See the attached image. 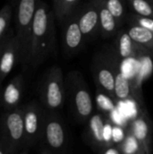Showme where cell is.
I'll list each match as a JSON object with an SVG mask.
<instances>
[{
    "mask_svg": "<svg viewBox=\"0 0 153 154\" xmlns=\"http://www.w3.org/2000/svg\"><path fill=\"white\" fill-rule=\"evenodd\" d=\"M79 0H54L53 10L56 18L60 21L68 19Z\"/></svg>",
    "mask_w": 153,
    "mask_h": 154,
    "instance_id": "ffe728a7",
    "label": "cell"
},
{
    "mask_svg": "<svg viewBox=\"0 0 153 154\" xmlns=\"http://www.w3.org/2000/svg\"><path fill=\"white\" fill-rule=\"evenodd\" d=\"M151 2H152V3H153V0H151Z\"/></svg>",
    "mask_w": 153,
    "mask_h": 154,
    "instance_id": "4dcf8cb0",
    "label": "cell"
},
{
    "mask_svg": "<svg viewBox=\"0 0 153 154\" xmlns=\"http://www.w3.org/2000/svg\"><path fill=\"white\" fill-rule=\"evenodd\" d=\"M41 0H17L14 12V32L21 47V62L26 65L30 35L34 15Z\"/></svg>",
    "mask_w": 153,
    "mask_h": 154,
    "instance_id": "8992f818",
    "label": "cell"
},
{
    "mask_svg": "<svg viewBox=\"0 0 153 154\" xmlns=\"http://www.w3.org/2000/svg\"><path fill=\"white\" fill-rule=\"evenodd\" d=\"M40 102L50 111L60 110L66 99V88L62 69L60 66L50 67L44 74L40 88Z\"/></svg>",
    "mask_w": 153,
    "mask_h": 154,
    "instance_id": "277c9868",
    "label": "cell"
},
{
    "mask_svg": "<svg viewBox=\"0 0 153 154\" xmlns=\"http://www.w3.org/2000/svg\"><path fill=\"white\" fill-rule=\"evenodd\" d=\"M116 71L117 69L104 60H96L92 66V72L96 88L105 91L113 97H115Z\"/></svg>",
    "mask_w": 153,
    "mask_h": 154,
    "instance_id": "30bf717a",
    "label": "cell"
},
{
    "mask_svg": "<svg viewBox=\"0 0 153 154\" xmlns=\"http://www.w3.org/2000/svg\"><path fill=\"white\" fill-rule=\"evenodd\" d=\"M45 114V107L36 100L23 106L24 143L21 154L29 153L32 148L37 147L44 124Z\"/></svg>",
    "mask_w": 153,
    "mask_h": 154,
    "instance_id": "52a82bcc",
    "label": "cell"
},
{
    "mask_svg": "<svg viewBox=\"0 0 153 154\" xmlns=\"http://www.w3.org/2000/svg\"><path fill=\"white\" fill-rule=\"evenodd\" d=\"M117 145L124 154H145L141 143L130 132L126 133L124 141Z\"/></svg>",
    "mask_w": 153,
    "mask_h": 154,
    "instance_id": "44dd1931",
    "label": "cell"
},
{
    "mask_svg": "<svg viewBox=\"0 0 153 154\" xmlns=\"http://www.w3.org/2000/svg\"><path fill=\"white\" fill-rule=\"evenodd\" d=\"M0 154H7L5 146V143H4V142L2 140L1 135H0Z\"/></svg>",
    "mask_w": 153,
    "mask_h": 154,
    "instance_id": "83f0119b",
    "label": "cell"
},
{
    "mask_svg": "<svg viewBox=\"0 0 153 154\" xmlns=\"http://www.w3.org/2000/svg\"><path fill=\"white\" fill-rule=\"evenodd\" d=\"M115 98L109 96L105 91L97 88L96 95V106L97 109L105 116H110L115 109Z\"/></svg>",
    "mask_w": 153,
    "mask_h": 154,
    "instance_id": "d6986e66",
    "label": "cell"
},
{
    "mask_svg": "<svg viewBox=\"0 0 153 154\" xmlns=\"http://www.w3.org/2000/svg\"><path fill=\"white\" fill-rule=\"evenodd\" d=\"M104 3L107 9L118 21L122 26L124 19L126 18V8L124 0H104Z\"/></svg>",
    "mask_w": 153,
    "mask_h": 154,
    "instance_id": "7402d4cb",
    "label": "cell"
},
{
    "mask_svg": "<svg viewBox=\"0 0 153 154\" xmlns=\"http://www.w3.org/2000/svg\"><path fill=\"white\" fill-rule=\"evenodd\" d=\"M105 115L100 113H94L87 121V125L85 130V139L88 145L96 152H100L106 146L105 141Z\"/></svg>",
    "mask_w": 153,
    "mask_h": 154,
    "instance_id": "4fadbf2b",
    "label": "cell"
},
{
    "mask_svg": "<svg viewBox=\"0 0 153 154\" xmlns=\"http://www.w3.org/2000/svg\"><path fill=\"white\" fill-rule=\"evenodd\" d=\"M127 32L135 41L138 44L147 48L153 54V32L150 30L133 23H130V25L127 29Z\"/></svg>",
    "mask_w": 153,
    "mask_h": 154,
    "instance_id": "e0dca14e",
    "label": "cell"
},
{
    "mask_svg": "<svg viewBox=\"0 0 153 154\" xmlns=\"http://www.w3.org/2000/svg\"><path fill=\"white\" fill-rule=\"evenodd\" d=\"M17 61L21 62V47L14 29H10L0 55V83L13 70Z\"/></svg>",
    "mask_w": 153,
    "mask_h": 154,
    "instance_id": "ba28073f",
    "label": "cell"
},
{
    "mask_svg": "<svg viewBox=\"0 0 153 154\" xmlns=\"http://www.w3.org/2000/svg\"><path fill=\"white\" fill-rule=\"evenodd\" d=\"M129 132L141 143L145 154L152 152L153 124L145 110H142L137 116L132 120Z\"/></svg>",
    "mask_w": 153,
    "mask_h": 154,
    "instance_id": "9c48e42d",
    "label": "cell"
},
{
    "mask_svg": "<svg viewBox=\"0 0 153 154\" xmlns=\"http://www.w3.org/2000/svg\"><path fill=\"white\" fill-rule=\"evenodd\" d=\"M53 1H54V0H53Z\"/></svg>",
    "mask_w": 153,
    "mask_h": 154,
    "instance_id": "1f68e13d",
    "label": "cell"
},
{
    "mask_svg": "<svg viewBox=\"0 0 153 154\" xmlns=\"http://www.w3.org/2000/svg\"><path fill=\"white\" fill-rule=\"evenodd\" d=\"M127 19L129 20L130 23L139 24L153 32V17L143 16V15H140L135 13H133L127 17Z\"/></svg>",
    "mask_w": 153,
    "mask_h": 154,
    "instance_id": "d4e9b609",
    "label": "cell"
},
{
    "mask_svg": "<svg viewBox=\"0 0 153 154\" xmlns=\"http://www.w3.org/2000/svg\"><path fill=\"white\" fill-rule=\"evenodd\" d=\"M0 91H1V83H0Z\"/></svg>",
    "mask_w": 153,
    "mask_h": 154,
    "instance_id": "f546056e",
    "label": "cell"
},
{
    "mask_svg": "<svg viewBox=\"0 0 153 154\" xmlns=\"http://www.w3.org/2000/svg\"><path fill=\"white\" fill-rule=\"evenodd\" d=\"M133 96V88L129 79L118 69L115 76V97L118 100H125Z\"/></svg>",
    "mask_w": 153,
    "mask_h": 154,
    "instance_id": "ac0fdd59",
    "label": "cell"
},
{
    "mask_svg": "<svg viewBox=\"0 0 153 154\" xmlns=\"http://www.w3.org/2000/svg\"><path fill=\"white\" fill-rule=\"evenodd\" d=\"M126 135V133H124V129L121 128L120 126H113L112 130V141L113 143H115L116 145L122 143Z\"/></svg>",
    "mask_w": 153,
    "mask_h": 154,
    "instance_id": "484cf974",
    "label": "cell"
},
{
    "mask_svg": "<svg viewBox=\"0 0 153 154\" xmlns=\"http://www.w3.org/2000/svg\"><path fill=\"white\" fill-rule=\"evenodd\" d=\"M115 51L121 59H128L152 54L150 50L133 41L127 31H121L117 32V37L115 40Z\"/></svg>",
    "mask_w": 153,
    "mask_h": 154,
    "instance_id": "5bb4252c",
    "label": "cell"
},
{
    "mask_svg": "<svg viewBox=\"0 0 153 154\" xmlns=\"http://www.w3.org/2000/svg\"><path fill=\"white\" fill-rule=\"evenodd\" d=\"M101 154H123L118 145L111 144V145H106L101 152Z\"/></svg>",
    "mask_w": 153,
    "mask_h": 154,
    "instance_id": "4316f807",
    "label": "cell"
},
{
    "mask_svg": "<svg viewBox=\"0 0 153 154\" xmlns=\"http://www.w3.org/2000/svg\"><path fill=\"white\" fill-rule=\"evenodd\" d=\"M13 16V8L10 4L5 5L0 9V40L4 38L10 30Z\"/></svg>",
    "mask_w": 153,
    "mask_h": 154,
    "instance_id": "cb8c5ba5",
    "label": "cell"
},
{
    "mask_svg": "<svg viewBox=\"0 0 153 154\" xmlns=\"http://www.w3.org/2000/svg\"><path fill=\"white\" fill-rule=\"evenodd\" d=\"M23 88L24 78L22 74H18L1 89L0 106L4 110H10L22 106Z\"/></svg>",
    "mask_w": 153,
    "mask_h": 154,
    "instance_id": "7c38bea8",
    "label": "cell"
},
{
    "mask_svg": "<svg viewBox=\"0 0 153 154\" xmlns=\"http://www.w3.org/2000/svg\"><path fill=\"white\" fill-rule=\"evenodd\" d=\"M93 3L96 5L98 11L101 35L104 38H108L115 35L118 32L119 28L121 27L118 21L107 9L104 3V0H94Z\"/></svg>",
    "mask_w": 153,
    "mask_h": 154,
    "instance_id": "2e32d148",
    "label": "cell"
},
{
    "mask_svg": "<svg viewBox=\"0 0 153 154\" xmlns=\"http://www.w3.org/2000/svg\"><path fill=\"white\" fill-rule=\"evenodd\" d=\"M128 3L133 13L153 17V3L151 0H128Z\"/></svg>",
    "mask_w": 153,
    "mask_h": 154,
    "instance_id": "603a6c76",
    "label": "cell"
},
{
    "mask_svg": "<svg viewBox=\"0 0 153 154\" xmlns=\"http://www.w3.org/2000/svg\"><path fill=\"white\" fill-rule=\"evenodd\" d=\"M68 142V133L62 118L56 111L46 109L44 124L37 145L39 152L43 154L65 153Z\"/></svg>",
    "mask_w": 153,
    "mask_h": 154,
    "instance_id": "7a4b0ae2",
    "label": "cell"
},
{
    "mask_svg": "<svg viewBox=\"0 0 153 154\" xmlns=\"http://www.w3.org/2000/svg\"><path fill=\"white\" fill-rule=\"evenodd\" d=\"M7 33H8V32H7ZM6 37H7V34H6L4 38H2V39L0 40V55H1V52H2L3 47H4V45H5V42Z\"/></svg>",
    "mask_w": 153,
    "mask_h": 154,
    "instance_id": "f1b7e54d",
    "label": "cell"
},
{
    "mask_svg": "<svg viewBox=\"0 0 153 154\" xmlns=\"http://www.w3.org/2000/svg\"><path fill=\"white\" fill-rule=\"evenodd\" d=\"M68 89L75 117L81 123L87 122L94 114V101L79 72L74 71L68 75Z\"/></svg>",
    "mask_w": 153,
    "mask_h": 154,
    "instance_id": "5b68a950",
    "label": "cell"
},
{
    "mask_svg": "<svg viewBox=\"0 0 153 154\" xmlns=\"http://www.w3.org/2000/svg\"><path fill=\"white\" fill-rule=\"evenodd\" d=\"M86 38L82 33L77 16H70L63 31V50L64 53L69 56L77 54L84 46Z\"/></svg>",
    "mask_w": 153,
    "mask_h": 154,
    "instance_id": "8fae6325",
    "label": "cell"
},
{
    "mask_svg": "<svg viewBox=\"0 0 153 154\" xmlns=\"http://www.w3.org/2000/svg\"><path fill=\"white\" fill-rule=\"evenodd\" d=\"M0 135L7 154H21L24 143L23 106L4 110L0 118Z\"/></svg>",
    "mask_w": 153,
    "mask_h": 154,
    "instance_id": "3957f363",
    "label": "cell"
},
{
    "mask_svg": "<svg viewBox=\"0 0 153 154\" xmlns=\"http://www.w3.org/2000/svg\"><path fill=\"white\" fill-rule=\"evenodd\" d=\"M76 16L86 40L93 38L98 32H100L98 11L93 2L86 5Z\"/></svg>",
    "mask_w": 153,
    "mask_h": 154,
    "instance_id": "9a60e30c",
    "label": "cell"
},
{
    "mask_svg": "<svg viewBox=\"0 0 153 154\" xmlns=\"http://www.w3.org/2000/svg\"><path fill=\"white\" fill-rule=\"evenodd\" d=\"M55 13L41 0L32 25L26 65L32 68L41 65L56 49Z\"/></svg>",
    "mask_w": 153,
    "mask_h": 154,
    "instance_id": "6da1fadb",
    "label": "cell"
}]
</instances>
